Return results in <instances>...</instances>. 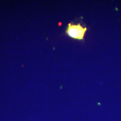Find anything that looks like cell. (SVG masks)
I'll use <instances>...</instances> for the list:
<instances>
[{
	"label": "cell",
	"instance_id": "obj_1",
	"mask_svg": "<svg viewBox=\"0 0 121 121\" xmlns=\"http://www.w3.org/2000/svg\"><path fill=\"white\" fill-rule=\"evenodd\" d=\"M86 30V27L83 28L80 23L78 25L69 23L65 32L67 35L73 39L83 40Z\"/></svg>",
	"mask_w": 121,
	"mask_h": 121
}]
</instances>
